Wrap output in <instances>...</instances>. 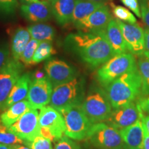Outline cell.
<instances>
[{
    "label": "cell",
    "mask_w": 149,
    "mask_h": 149,
    "mask_svg": "<svg viewBox=\"0 0 149 149\" xmlns=\"http://www.w3.org/2000/svg\"><path fill=\"white\" fill-rule=\"evenodd\" d=\"M30 40L31 35L28 29L19 27L15 31L11 41V53L13 58L19 60Z\"/></svg>",
    "instance_id": "7402d4cb"
},
{
    "label": "cell",
    "mask_w": 149,
    "mask_h": 149,
    "mask_svg": "<svg viewBox=\"0 0 149 149\" xmlns=\"http://www.w3.org/2000/svg\"><path fill=\"white\" fill-rule=\"evenodd\" d=\"M144 127V126H143ZM142 149H149V134L144 127V140L142 144Z\"/></svg>",
    "instance_id": "74e56055"
},
{
    "label": "cell",
    "mask_w": 149,
    "mask_h": 149,
    "mask_svg": "<svg viewBox=\"0 0 149 149\" xmlns=\"http://www.w3.org/2000/svg\"><path fill=\"white\" fill-rule=\"evenodd\" d=\"M31 109L33 108L28 100L17 102L0 114V123L6 127H10Z\"/></svg>",
    "instance_id": "44dd1931"
},
{
    "label": "cell",
    "mask_w": 149,
    "mask_h": 149,
    "mask_svg": "<svg viewBox=\"0 0 149 149\" xmlns=\"http://www.w3.org/2000/svg\"><path fill=\"white\" fill-rule=\"evenodd\" d=\"M113 109L135 102L141 97V79L137 68L122 74L105 87Z\"/></svg>",
    "instance_id": "7a4b0ae2"
},
{
    "label": "cell",
    "mask_w": 149,
    "mask_h": 149,
    "mask_svg": "<svg viewBox=\"0 0 149 149\" xmlns=\"http://www.w3.org/2000/svg\"><path fill=\"white\" fill-rule=\"evenodd\" d=\"M12 145H6L0 143V149H11Z\"/></svg>",
    "instance_id": "ee69618b"
},
{
    "label": "cell",
    "mask_w": 149,
    "mask_h": 149,
    "mask_svg": "<svg viewBox=\"0 0 149 149\" xmlns=\"http://www.w3.org/2000/svg\"><path fill=\"white\" fill-rule=\"evenodd\" d=\"M144 55L146 56V57H148V58L149 59V52H146V51H145L144 52Z\"/></svg>",
    "instance_id": "bcb514c9"
},
{
    "label": "cell",
    "mask_w": 149,
    "mask_h": 149,
    "mask_svg": "<svg viewBox=\"0 0 149 149\" xmlns=\"http://www.w3.org/2000/svg\"><path fill=\"white\" fill-rule=\"evenodd\" d=\"M127 8L132 10L138 17H141V11L138 0H121Z\"/></svg>",
    "instance_id": "e575fe53"
},
{
    "label": "cell",
    "mask_w": 149,
    "mask_h": 149,
    "mask_svg": "<svg viewBox=\"0 0 149 149\" xmlns=\"http://www.w3.org/2000/svg\"><path fill=\"white\" fill-rule=\"evenodd\" d=\"M53 88L46 76L42 79H33L30 85L27 100L33 109H42L50 104Z\"/></svg>",
    "instance_id": "7c38bea8"
},
{
    "label": "cell",
    "mask_w": 149,
    "mask_h": 149,
    "mask_svg": "<svg viewBox=\"0 0 149 149\" xmlns=\"http://www.w3.org/2000/svg\"><path fill=\"white\" fill-rule=\"evenodd\" d=\"M0 143L6 145L25 144V141L8 130V128L0 131Z\"/></svg>",
    "instance_id": "f1b7e54d"
},
{
    "label": "cell",
    "mask_w": 149,
    "mask_h": 149,
    "mask_svg": "<svg viewBox=\"0 0 149 149\" xmlns=\"http://www.w3.org/2000/svg\"><path fill=\"white\" fill-rule=\"evenodd\" d=\"M137 68L134 55L130 53L119 54L102 65L97 72V77L99 82L105 88L121 75Z\"/></svg>",
    "instance_id": "8992f818"
},
{
    "label": "cell",
    "mask_w": 149,
    "mask_h": 149,
    "mask_svg": "<svg viewBox=\"0 0 149 149\" xmlns=\"http://www.w3.org/2000/svg\"><path fill=\"white\" fill-rule=\"evenodd\" d=\"M54 149H83L82 146L79 145L72 139L67 136H64L59 141H57Z\"/></svg>",
    "instance_id": "1f68e13d"
},
{
    "label": "cell",
    "mask_w": 149,
    "mask_h": 149,
    "mask_svg": "<svg viewBox=\"0 0 149 149\" xmlns=\"http://www.w3.org/2000/svg\"><path fill=\"white\" fill-rule=\"evenodd\" d=\"M11 149H31L28 144L22 145V144H15L12 145V148Z\"/></svg>",
    "instance_id": "b9f144b4"
},
{
    "label": "cell",
    "mask_w": 149,
    "mask_h": 149,
    "mask_svg": "<svg viewBox=\"0 0 149 149\" xmlns=\"http://www.w3.org/2000/svg\"><path fill=\"white\" fill-rule=\"evenodd\" d=\"M104 5V3L95 2L90 0H75L72 22L74 24L83 19Z\"/></svg>",
    "instance_id": "603a6c76"
},
{
    "label": "cell",
    "mask_w": 149,
    "mask_h": 149,
    "mask_svg": "<svg viewBox=\"0 0 149 149\" xmlns=\"http://www.w3.org/2000/svg\"><path fill=\"white\" fill-rule=\"evenodd\" d=\"M120 149H130V148H128V147L126 146L125 144H124V146H123L122 148H120Z\"/></svg>",
    "instance_id": "7dc6e473"
},
{
    "label": "cell",
    "mask_w": 149,
    "mask_h": 149,
    "mask_svg": "<svg viewBox=\"0 0 149 149\" xmlns=\"http://www.w3.org/2000/svg\"><path fill=\"white\" fill-rule=\"evenodd\" d=\"M75 0H52V15L60 26L72 22Z\"/></svg>",
    "instance_id": "d6986e66"
},
{
    "label": "cell",
    "mask_w": 149,
    "mask_h": 149,
    "mask_svg": "<svg viewBox=\"0 0 149 149\" xmlns=\"http://www.w3.org/2000/svg\"><path fill=\"white\" fill-rule=\"evenodd\" d=\"M82 148L83 149H97L95 147H93L92 145H91L87 141H86V142L84 143V144L82 146Z\"/></svg>",
    "instance_id": "7bdbcfd3"
},
{
    "label": "cell",
    "mask_w": 149,
    "mask_h": 149,
    "mask_svg": "<svg viewBox=\"0 0 149 149\" xmlns=\"http://www.w3.org/2000/svg\"><path fill=\"white\" fill-rule=\"evenodd\" d=\"M81 107L93 124L106 122L113 111L107 91L97 85L89 88Z\"/></svg>",
    "instance_id": "3957f363"
},
{
    "label": "cell",
    "mask_w": 149,
    "mask_h": 149,
    "mask_svg": "<svg viewBox=\"0 0 149 149\" xmlns=\"http://www.w3.org/2000/svg\"><path fill=\"white\" fill-rule=\"evenodd\" d=\"M124 144L130 149H142L144 127L141 119L135 124L120 130Z\"/></svg>",
    "instance_id": "ac0fdd59"
},
{
    "label": "cell",
    "mask_w": 149,
    "mask_h": 149,
    "mask_svg": "<svg viewBox=\"0 0 149 149\" xmlns=\"http://www.w3.org/2000/svg\"><path fill=\"white\" fill-rule=\"evenodd\" d=\"M129 53L141 56L145 52L144 31L137 24L125 23L117 19Z\"/></svg>",
    "instance_id": "5bb4252c"
},
{
    "label": "cell",
    "mask_w": 149,
    "mask_h": 149,
    "mask_svg": "<svg viewBox=\"0 0 149 149\" xmlns=\"http://www.w3.org/2000/svg\"><path fill=\"white\" fill-rule=\"evenodd\" d=\"M52 0H20V1L24 4V3H35V2H51Z\"/></svg>",
    "instance_id": "60d3db41"
},
{
    "label": "cell",
    "mask_w": 149,
    "mask_h": 149,
    "mask_svg": "<svg viewBox=\"0 0 149 149\" xmlns=\"http://www.w3.org/2000/svg\"><path fill=\"white\" fill-rule=\"evenodd\" d=\"M8 130L25 142L33 141L37 136L40 135L41 126L39 123L38 111L35 109H29L8 127Z\"/></svg>",
    "instance_id": "9c48e42d"
},
{
    "label": "cell",
    "mask_w": 149,
    "mask_h": 149,
    "mask_svg": "<svg viewBox=\"0 0 149 149\" xmlns=\"http://www.w3.org/2000/svg\"><path fill=\"white\" fill-rule=\"evenodd\" d=\"M141 17L143 22L149 29V0H139Z\"/></svg>",
    "instance_id": "836d02e7"
},
{
    "label": "cell",
    "mask_w": 149,
    "mask_h": 149,
    "mask_svg": "<svg viewBox=\"0 0 149 149\" xmlns=\"http://www.w3.org/2000/svg\"><path fill=\"white\" fill-rule=\"evenodd\" d=\"M137 70L141 79V97L149 95V59L144 55L137 61Z\"/></svg>",
    "instance_id": "d4e9b609"
},
{
    "label": "cell",
    "mask_w": 149,
    "mask_h": 149,
    "mask_svg": "<svg viewBox=\"0 0 149 149\" xmlns=\"http://www.w3.org/2000/svg\"><path fill=\"white\" fill-rule=\"evenodd\" d=\"M90 1H95V2H100V3H104L107 0H90Z\"/></svg>",
    "instance_id": "f6af8a7d"
},
{
    "label": "cell",
    "mask_w": 149,
    "mask_h": 149,
    "mask_svg": "<svg viewBox=\"0 0 149 149\" xmlns=\"http://www.w3.org/2000/svg\"><path fill=\"white\" fill-rule=\"evenodd\" d=\"M85 80L77 76L71 81L54 88L50 106L59 110L74 104H81L85 97Z\"/></svg>",
    "instance_id": "5b68a950"
},
{
    "label": "cell",
    "mask_w": 149,
    "mask_h": 149,
    "mask_svg": "<svg viewBox=\"0 0 149 149\" xmlns=\"http://www.w3.org/2000/svg\"><path fill=\"white\" fill-rule=\"evenodd\" d=\"M64 46L92 68L101 66L115 55L105 30L95 33H70L65 38Z\"/></svg>",
    "instance_id": "6da1fadb"
},
{
    "label": "cell",
    "mask_w": 149,
    "mask_h": 149,
    "mask_svg": "<svg viewBox=\"0 0 149 149\" xmlns=\"http://www.w3.org/2000/svg\"><path fill=\"white\" fill-rule=\"evenodd\" d=\"M141 120L144 128L149 134V115H144V113H143L141 117Z\"/></svg>",
    "instance_id": "8d00e7d4"
},
{
    "label": "cell",
    "mask_w": 149,
    "mask_h": 149,
    "mask_svg": "<svg viewBox=\"0 0 149 149\" xmlns=\"http://www.w3.org/2000/svg\"><path fill=\"white\" fill-rule=\"evenodd\" d=\"M58 111L64 117L65 135L75 141L86 140L93 124L84 111L81 104H74Z\"/></svg>",
    "instance_id": "277c9868"
},
{
    "label": "cell",
    "mask_w": 149,
    "mask_h": 149,
    "mask_svg": "<svg viewBox=\"0 0 149 149\" xmlns=\"http://www.w3.org/2000/svg\"><path fill=\"white\" fill-rule=\"evenodd\" d=\"M111 5L113 13L117 19L122 22H126V23H136L137 20H136L135 17L128 9L122 6H115L113 3Z\"/></svg>",
    "instance_id": "4316f807"
},
{
    "label": "cell",
    "mask_w": 149,
    "mask_h": 149,
    "mask_svg": "<svg viewBox=\"0 0 149 149\" xmlns=\"http://www.w3.org/2000/svg\"><path fill=\"white\" fill-rule=\"evenodd\" d=\"M24 66L20 60L10 57L8 62L0 70V112L8 99L14 85L21 77Z\"/></svg>",
    "instance_id": "ba28073f"
},
{
    "label": "cell",
    "mask_w": 149,
    "mask_h": 149,
    "mask_svg": "<svg viewBox=\"0 0 149 149\" xmlns=\"http://www.w3.org/2000/svg\"><path fill=\"white\" fill-rule=\"evenodd\" d=\"M22 15L33 23L46 22L51 18V2H35L22 4L20 7Z\"/></svg>",
    "instance_id": "2e32d148"
},
{
    "label": "cell",
    "mask_w": 149,
    "mask_h": 149,
    "mask_svg": "<svg viewBox=\"0 0 149 149\" xmlns=\"http://www.w3.org/2000/svg\"><path fill=\"white\" fill-rule=\"evenodd\" d=\"M86 141L97 149H120L124 145L120 130L106 122L93 124Z\"/></svg>",
    "instance_id": "52a82bcc"
},
{
    "label": "cell",
    "mask_w": 149,
    "mask_h": 149,
    "mask_svg": "<svg viewBox=\"0 0 149 149\" xmlns=\"http://www.w3.org/2000/svg\"><path fill=\"white\" fill-rule=\"evenodd\" d=\"M143 113L137 102H133L118 109H113L109 119L104 122L120 130L140 120Z\"/></svg>",
    "instance_id": "30bf717a"
},
{
    "label": "cell",
    "mask_w": 149,
    "mask_h": 149,
    "mask_svg": "<svg viewBox=\"0 0 149 149\" xmlns=\"http://www.w3.org/2000/svg\"><path fill=\"white\" fill-rule=\"evenodd\" d=\"M44 70L54 88L68 82L78 76L74 67L60 59H52L46 61Z\"/></svg>",
    "instance_id": "8fae6325"
},
{
    "label": "cell",
    "mask_w": 149,
    "mask_h": 149,
    "mask_svg": "<svg viewBox=\"0 0 149 149\" xmlns=\"http://www.w3.org/2000/svg\"><path fill=\"white\" fill-rule=\"evenodd\" d=\"M40 42H40V41L34 40V39H32V40L29 41L19 59V60L24 64L31 65L33 57Z\"/></svg>",
    "instance_id": "83f0119b"
},
{
    "label": "cell",
    "mask_w": 149,
    "mask_h": 149,
    "mask_svg": "<svg viewBox=\"0 0 149 149\" xmlns=\"http://www.w3.org/2000/svg\"><path fill=\"white\" fill-rule=\"evenodd\" d=\"M144 41H145V51L149 52V29L147 28L144 30Z\"/></svg>",
    "instance_id": "f35d334b"
},
{
    "label": "cell",
    "mask_w": 149,
    "mask_h": 149,
    "mask_svg": "<svg viewBox=\"0 0 149 149\" xmlns=\"http://www.w3.org/2000/svg\"><path fill=\"white\" fill-rule=\"evenodd\" d=\"M105 33L115 55L128 53L127 46L117 19H112L109 22Z\"/></svg>",
    "instance_id": "ffe728a7"
},
{
    "label": "cell",
    "mask_w": 149,
    "mask_h": 149,
    "mask_svg": "<svg viewBox=\"0 0 149 149\" xmlns=\"http://www.w3.org/2000/svg\"><path fill=\"white\" fill-rule=\"evenodd\" d=\"M39 123L41 127L47 128L51 132L55 141H59L65 135L66 126L64 117L58 110L51 106L40 109Z\"/></svg>",
    "instance_id": "4fadbf2b"
},
{
    "label": "cell",
    "mask_w": 149,
    "mask_h": 149,
    "mask_svg": "<svg viewBox=\"0 0 149 149\" xmlns=\"http://www.w3.org/2000/svg\"><path fill=\"white\" fill-rule=\"evenodd\" d=\"M31 149H53L52 141L42 135H39L31 142H25Z\"/></svg>",
    "instance_id": "4dcf8cb0"
},
{
    "label": "cell",
    "mask_w": 149,
    "mask_h": 149,
    "mask_svg": "<svg viewBox=\"0 0 149 149\" xmlns=\"http://www.w3.org/2000/svg\"><path fill=\"white\" fill-rule=\"evenodd\" d=\"M31 81H32V74L31 73L26 72L22 74L9 94L8 97L3 107L2 112L13 104L21 102L27 98Z\"/></svg>",
    "instance_id": "e0dca14e"
},
{
    "label": "cell",
    "mask_w": 149,
    "mask_h": 149,
    "mask_svg": "<svg viewBox=\"0 0 149 149\" xmlns=\"http://www.w3.org/2000/svg\"><path fill=\"white\" fill-rule=\"evenodd\" d=\"M18 0H0V13L10 16L15 13L18 8Z\"/></svg>",
    "instance_id": "f546056e"
},
{
    "label": "cell",
    "mask_w": 149,
    "mask_h": 149,
    "mask_svg": "<svg viewBox=\"0 0 149 149\" xmlns=\"http://www.w3.org/2000/svg\"><path fill=\"white\" fill-rule=\"evenodd\" d=\"M112 19L109 8L104 5L90 15L76 22L74 26L79 31L95 33L104 31Z\"/></svg>",
    "instance_id": "9a60e30c"
},
{
    "label": "cell",
    "mask_w": 149,
    "mask_h": 149,
    "mask_svg": "<svg viewBox=\"0 0 149 149\" xmlns=\"http://www.w3.org/2000/svg\"><path fill=\"white\" fill-rule=\"evenodd\" d=\"M137 102L141 111L144 113H147L149 115V95L141 97L137 99Z\"/></svg>",
    "instance_id": "d590c367"
},
{
    "label": "cell",
    "mask_w": 149,
    "mask_h": 149,
    "mask_svg": "<svg viewBox=\"0 0 149 149\" xmlns=\"http://www.w3.org/2000/svg\"><path fill=\"white\" fill-rule=\"evenodd\" d=\"M10 58L8 44L6 42H0V70L5 66Z\"/></svg>",
    "instance_id": "d6a6232c"
},
{
    "label": "cell",
    "mask_w": 149,
    "mask_h": 149,
    "mask_svg": "<svg viewBox=\"0 0 149 149\" xmlns=\"http://www.w3.org/2000/svg\"><path fill=\"white\" fill-rule=\"evenodd\" d=\"M31 37L40 42H52L55 37V31L51 26L42 23H35L28 27Z\"/></svg>",
    "instance_id": "cb8c5ba5"
},
{
    "label": "cell",
    "mask_w": 149,
    "mask_h": 149,
    "mask_svg": "<svg viewBox=\"0 0 149 149\" xmlns=\"http://www.w3.org/2000/svg\"><path fill=\"white\" fill-rule=\"evenodd\" d=\"M56 53L51 42L44 41L41 42L33 55L31 65L37 64L51 57Z\"/></svg>",
    "instance_id": "484cf974"
},
{
    "label": "cell",
    "mask_w": 149,
    "mask_h": 149,
    "mask_svg": "<svg viewBox=\"0 0 149 149\" xmlns=\"http://www.w3.org/2000/svg\"><path fill=\"white\" fill-rule=\"evenodd\" d=\"M33 75H34L33 79H42V78L46 77V72L43 71V70H37L35 71Z\"/></svg>",
    "instance_id": "ab89813d"
}]
</instances>
